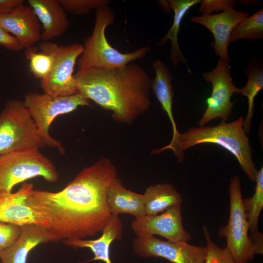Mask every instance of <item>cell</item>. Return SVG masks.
<instances>
[{"label":"cell","instance_id":"obj_25","mask_svg":"<svg viewBox=\"0 0 263 263\" xmlns=\"http://www.w3.org/2000/svg\"><path fill=\"white\" fill-rule=\"evenodd\" d=\"M263 38V9L241 20L232 31L229 42L240 39L255 40Z\"/></svg>","mask_w":263,"mask_h":263},{"label":"cell","instance_id":"obj_14","mask_svg":"<svg viewBox=\"0 0 263 263\" xmlns=\"http://www.w3.org/2000/svg\"><path fill=\"white\" fill-rule=\"evenodd\" d=\"M0 26L12 34L24 48L33 46L41 39L39 20L29 5L22 4L8 14L0 15Z\"/></svg>","mask_w":263,"mask_h":263},{"label":"cell","instance_id":"obj_24","mask_svg":"<svg viewBox=\"0 0 263 263\" xmlns=\"http://www.w3.org/2000/svg\"><path fill=\"white\" fill-rule=\"evenodd\" d=\"M256 186L253 196L250 198H243V205L247 219L250 234L258 230V221L263 208V167L257 171Z\"/></svg>","mask_w":263,"mask_h":263},{"label":"cell","instance_id":"obj_1","mask_svg":"<svg viewBox=\"0 0 263 263\" xmlns=\"http://www.w3.org/2000/svg\"><path fill=\"white\" fill-rule=\"evenodd\" d=\"M116 179V167L103 158L59 191L32 189L26 203L48 231L65 240L84 239L102 232L109 221L106 195Z\"/></svg>","mask_w":263,"mask_h":263},{"label":"cell","instance_id":"obj_5","mask_svg":"<svg viewBox=\"0 0 263 263\" xmlns=\"http://www.w3.org/2000/svg\"><path fill=\"white\" fill-rule=\"evenodd\" d=\"M46 147L57 149L61 152L64 151L60 142L40 132L23 101H8L0 113V154Z\"/></svg>","mask_w":263,"mask_h":263},{"label":"cell","instance_id":"obj_11","mask_svg":"<svg viewBox=\"0 0 263 263\" xmlns=\"http://www.w3.org/2000/svg\"><path fill=\"white\" fill-rule=\"evenodd\" d=\"M132 247L134 253L142 258L160 257L173 263H205L207 255L206 246L163 241L150 234L137 235Z\"/></svg>","mask_w":263,"mask_h":263},{"label":"cell","instance_id":"obj_13","mask_svg":"<svg viewBox=\"0 0 263 263\" xmlns=\"http://www.w3.org/2000/svg\"><path fill=\"white\" fill-rule=\"evenodd\" d=\"M248 17L247 13L230 9L219 14L192 17L191 22L202 25L213 35L211 46L220 59L229 63L228 46L231 33L236 26Z\"/></svg>","mask_w":263,"mask_h":263},{"label":"cell","instance_id":"obj_6","mask_svg":"<svg viewBox=\"0 0 263 263\" xmlns=\"http://www.w3.org/2000/svg\"><path fill=\"white\" fill-rule=\"evenodd\" d=\"M229 216L218 235L226 238V248L236 263H248L256 254H263V236L259 231L249 235V226L243 205L240 179L234 176L229 185Z\"/></svg>","mask_w":263,"mask_h":263},{"label":"cell","instance_id":"obj_29","mask_svg":"<svg viewBox=\"0 0 263 263\" xmlns=\"http://www.w3.org/2000/svg\"><path fill=\"white\" fill-rule=\"evenodd\" d=\"M20 232L21 226L0 222V251L13 245Z\"/></svg>","mask_w":263,"mask_h":263},{"label":"cell","instance_id":"obj_26","mask_svg":"<svg viewBox=\"0 0 263 263\" xmlns=\"http://www.w3.org/2000/svg\"><path fill=\"white\" fill-rule=\"evenodd\" d=\"M25 55L29 60L30 71L34 76L42 80L50 73L53 64V56L47 53L37 52L34 46L26 48Z\"/></svg>","mask_w":263,"mask_h":263},{"label":"cell","instance_id":"obj_16","mask_svg":"<svg viewBox=\"0 0 263 263\" xmlns=\"http://www.w3.org/2000/svg\"><path fill=\"white\" fill-rule=\"evenodd\" d=\"M152 66L155 72V77L152 80L151 88L163 110L167 113L172 129V137L170 143L156 150V152L160 153L167 150H173L180 133L177 130L172 111L173 91L171 73L167 66L160 59L153 61Z\"/></svg>","mask_w":263,"mask_h":263},{"label":"cell","instance_id":"obj_18","mask_svg":"<svg viewBox=\"0 0 263 263\" xmlns=\"http://www.w3.org/2000/svg\"><path fill=\"white\" fill-rule=\"evenodd\" d=\"M33 185L23 183L15 193L0 197V222L20 226L27 225H39L26 199Z\"/></svg>","mask_w":263,"mask_h":263},{"label":"cell","instance_id":"obj_12","mask_svg":"<svg viewBox=\"0 0 263 263\" xmlns=\"http://www.w3.org/2000/svg\"><path fill=\"white\" fill-rule=\"evenodd\" d=\"M131 227L136 235H158L172 242H188L191 238L183 226L181 205L170 207L161 214L135 218Z\"/></svg>","mask_w":263,"mask_h":263},{"label":"cell","instance_id":"obj_2","mask_svg":"<svg viewBox=\"0 0 263 263\" xmlns=\"http://www.w3.org/2000/svg\"><path fill=\"white\" fill-rule=\"evenodd\" d=\"M75 77L77 93L111 111L118 123L131 124L149 109L152 80L136 64L92 68Z\"/></svg>","mask_w":263,"mask_h":263},{"label":"cell","instance_id":"obj_19","mask_svg":"<svg viewBox=\"0 0 263 263\" xmlns=\"http://www.w3.org/2000/svg\"><path fill=\"white\" fill-rule=\"evenodd\" d=\"M123 224L118 216L112 215L106 226L102 231L101 236L94 240H65V245L74 248H89L94 254V257L87 263L94 261H101L105 263H112L110 256V247L111 244L121 238Z\"/></svg>","mask_w":263,"mask_h":263},{"label":"cell","instance_id":"obj_33","mask_svg":"<svg viewBox=\"0 0 263 263\" xmlns=\"http://www.w3.org/2000/svg\"><path fill=\"white\" fill-rule=\"evenodd\" d=\"M158 3L159 6L167 12H169L171 9L169 0H158Z\"/></svg>","mask_w":263,"mask_h":263},{"label":"cell","instance_id":"obj_23","mask_svg":"<svg viewBox=\"0 0 263 263\" xmlns=\"http://www.w3.org/2000/svg\"><path fill=\"white\" fill-rule=\"evenodd\" d=\"M245 74L248 77L247 82L243 87L239 88L237 94H241L247 98V113L243 121L244 129L247 134L250 132L251 128L254 115L255 98L263 88L262 65L253 62L249 65L245 71Z\"/></svg>","mask_w":263,"mask_h":263},{"label":"cell","instance_id":"obj_9","mask_svg":"<svg viewBox=\"0 0 263 263\" xmlns=\"http://www.w3.org/2000/svg\"><path fill=\"white\" fill-rule=\"evenodd\" d=\"M23 104L38 130L51 138L49 128L57 116L71 113L79 107L92 106L89 100L79 93L68 96H52L46 93H27Z\"/></svg>","mask_w":263,"mask_h":263},{"label":"cell","instance_id":"obj_27","mask_svg":"<svg viewBox=\"0 0 263 263\" xmlns=\"http://www.w3.org/2000/svg\"><path fill=\"white\" fill-rule=\"evenodd\" d=\"M207 255L205 263H236L226 248H221L214 243L207 226L203 227Z\"/></svg>","mask_w":263,"mask_h":263},{"label":"cell","instance_id":"obj_31","mask_svg":"<svg viewBox=\"0 0 263 263\" xmlns=\"http://www.w3.org/2000/svg\"><path fill=\"white\" fill-rule=\"evenodd\" d=\"M0 46L13 52H18L24 49L14 36L11 35L1 26H0Z\"/></svg>","mask_w":263,"mask_h":263},{"label":"cell","instance_id":"obj_28","mask_svg":"<svg viewBox=\"0 0 263 263\" xmlns=\"http://www.w3.org/2000/svg\"><path fill=\"white\" fill-rule=\"evenodd\" d=\"M66 12L84 15L92 10L108 5V0H58Z\"/></svg>","mask_w":263,"mask_h":263},{"label":"cell","instance_id":"obj_4","mask_svg":"<svg viewBox=\"0 0 263 263\" xmlns=\"http://www.w3.org/2000/svg\"><path fill=\"white\" fill-rule=\"evenodd\" d=\"M114 11L108 5L95 9V19L91 36L84 39L83 51L78 59L75 75L92 68L112 69L125 66L144 58L149 52L148 46L132 52L122 53L113 48L107 39L106 28L113 23Z\"/></svg>","mask_w":263,"mask_h":263},{"label":"cell","instance_id":"obj_10","mask_svg":"<svg viewBox=\"0 0 263 263\" xmlns=\"http://www.w3.org/2000/svg\"><path fill=\"white\" fill-rule=\"evenodd\" d=\"M203 77L207 83H211L212 91L206 100L207 107L199 125L204 126L217 118L226 121L234 105L231 97L239 89L232 82L229 63L219 58L216 67L210 72L204 73Z\"/></svg>","mask_w":263,"mask_h":263},{"label":"cell","instance_id":"obj_21","mask_svg":"<svg viewBox=\"0 0 263 263\" xmlns=\"http://www.w3.org/2000/svg\"><path fill=\"white\" fill-rule=\"evenodd\" d=\"M171 9L174 12L172 24L168 33L158 42L157 45L165 44L168 40H170V51L169 59L174 67H177L180 63H184L189 73L191 70L189 68L187 59L182 52L178 44V34L181 23L184 17L194 5L201 2L200 0H169Z\"/></svg>","mask_w":263,"mask_h":263},{"label":"cell","instance_id":"obj_20","mask_svg":"<svg viewBox=\"0 0 263 263\" xmlns=\"http://www.w3.org/2000/svg\"><path fill=\"white\" fill-rule=\"evenodd\" d=\"M106 201L108 209L112 215L126 213L132 215L135 218L146 215L143 194L126 189L117 178L110 186Z\"/></svg>","mask_w":263,"mask_h":263},{"label":"cell","instance_id":"obj_32","mask_svg":"<svg viewBox=\"0 0 263 263\" xmlns=\"http://www.w3.org/2000/svg\"><path fill=\"white\" fill-rule=\"evenodd\" d=\"M23 2V0H0V15L10 13Z\"/></svg>","mask_w":263,"mask_h":263},{"label":"cell","instance_id":"obj_22","mask_svg":"<svg viewBox=\"0 0 263 263\" xmlns=\"http://www.w3.org/2000/svg\"><path fill=\"white\" fill-rule=\"evenodd\" d=\"M143 196L146 215L158 214L170 207L181 205L183 202L181 194L169 183L150 186Z\"/></svg>","mask_w":263,"mask_h":263},{"label":"cell","instance_id":"obj_7","mask_svg":"<svg viewBox=\"0 0 263 263\" xmlns=\"http://www.w3.org/2000/svg\"><path fill=\"white\" fill-rule=\"evenodd\" d=\"M49 183L58 174L53 162L39 149L27 148L0 154V197L12 193L17 184L36 177Z\"/></svg>","mask_w":263,"mask_h":263},{"label":"cell","instance_id":"obj_30","mask_svg":"<svg viewBox=\"0 0 263 263\" xmlns=\"http://www.w3.org/2000/svg\"><path fill=\"white\" fill-rule=\"evenodd\" d=\"M198 11L203 15H211L214 12H224L233 9L237 1L233 0H203Z\"/></svg>","mask_w":263,"mask_h":263},{"label":"cell","instance_id":"obj_34","mask_svg":"<svg viewBox=\"0 0 263 263\" xmlns=\"http://www.w3.org/2000/svg\"></svg>","mask_w":263,"mask_h":263},{"label":"cell","instance_id":"obj_8","mask_svg":"<svg viewBox=\"0 0 263 263\" xmlns=\"http://www.w3.org/2000/svg\"><path fill=\"white\" fill-rule=\"evenodd\" d=\"M41 52L51 54L53 64L48 75L41 80L44 93L52 96H68L77 93L76 79L73 75L77 58L83 51V45L77 43L63 45L49 41L39 44Z\"/></svg>","mask_w":263,"mask_h":263},{"label":"cell","instance_id":"obj_17","mask_svg":"<svg viewBox=\"0 0 263 263\" xmlns=\"http://www.w3.org/2000/svg\"><path fill=\"white\" fill-rule=\"evenodd\" d=\"M43 31L41 38L47 41L64 34L69 26L66 12L58 0H28Z\"/></svg>","mask_w":263,"mask_h":263},{"label":"cell","instance_id":"obj_15","mask_svg":"<svg viewBox=\"0 0 263 263\" xmlns=\"http://www.w3.org/2000/svg\"><path fill=\"white\" fill-rule=\"evenodd\" d=\"M61 239L37 225L21 226L20 235L9 248L0 251L2 263H26L30 251L40 244L57 242Z\"/></svg>","mask_w":263,"mask_h":263},{"label":"cell","instance_id":"obj_3","mask_svg":"<svg viewBox=\"0 0 263 263\" xmlns=\"http://www.w3.org/2000/svg\"><path fill=\"white\" fill-rule=\"evenodd\" d=\"M244 117L232 122L221 121L217 125L190 127L179 133L173 151L178 162L184 158V151L195 146L210 144L218 145L230 152L242 169L252 181H255L257 170L252 158L249 139L244 129Z\"/></svg>","mask_w":263,"mask_h":263}]
</instances>
